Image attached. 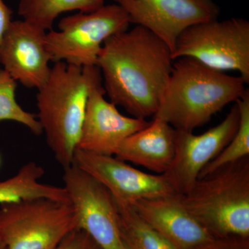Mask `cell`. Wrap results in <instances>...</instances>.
<instances>
[{"mask_svg": "<svg viewBox=\"0 0 249 249\" xmlns=\"http://www.w3.org/2000/svg\"><path fill=\"white\" fill-rule=\"evenodd\" d=\"M173 61L171 50L163 40L137 25L104 42L96 66L110 102L133 117L145 119L157 113Z\"/></svg>", "mask_w": 249, "mask_h": 249, "instance_id": "6da1fadb", "label": "cell"}, {"mask_svg": "<svg viewBox=\"0 0 249 249\" xmlns=\"http://www.w3.org/2000/svg\"><path fill=\"white\" fill-rule=\"evenodd\" d=\"M168 85L154 117L176 130L193 132L244 94L245 82L210 68L196 59L174 60Z\"/></svg>", "mask_w": 249, "mask_h": 249, "instance_id": "7a4b0ae2", "label": "cell"}, {"mask_svg": "<svg viewBox=\"0 0 249 249\" xmlns=\"http://www.w3.org/2000/svg\"><path fill=\"white\" fill-rule=\"evenodd\" d=\"M101 79L96 65L79 67L57 62L48 80L37 89V119L63 169L73 163L89 93Z\"/></svg>", "mask_w": 249, "mask_h": 249, "instance_id": "3957f363", "label": "cell"}, {"mask_svg": "<svg viewBox=\"0 0 249 249\" xmlns=\"http://www.w3.org/2000/svg\"><path fill=\"white\" fill-rule=\"evenodd\" d=\"M187 211L213 237L249 235V156L198 178L179 195Z\"/></svg>", "mask_w": 249, "mask_h": 249, "instance_id": "277c9868", "label": "cell"}, {"mask_svg": "<svg viewBox=\"0 0 249 249\" xmlns=\"http://www.w3.org/2000/svg\"><path fill=\"white\" fill-rule=\"evenodd\" d=\"M76 228L70 201L37 197L0 204V237L6 249H56Z\"/></svg>", "mask_w": 249, "mask_h": 249, "instance_id": "5b68a950", "label": "cell"}, {"mask_svg": "<svg viewBox=\"0 0 249 249\" xmlns=\"http://www.w3.org/2000/svg\"><path fill=\"white\" fill-rule=\"evenodd\" d=\"M128 15L117 4L104 5L91 13L67 16L58 31L46 34V47L52 61L79 67L96 66L103 44L111 36L128 30Z\"/></svg>", "mask_w": 249, "mask_h": 249, "instance_id": "8992f818", "label": "cell"}, {"mask_svg": "<svg viewBox=\"0 0 249 249\" xmlns=\"http://www.w3.org/2000/svg\"><path fill=\"white\" fill-rule=\"evenodd\" d=\"M172 57L194 58L217 71H238L249 83V22L231 18L191 26L178 36Z\"/></svg>", "mask_w": 249, "mask_h": 249, "instance_id": "52a82bcc", "label": "cell"}, {"mask_svg": "<svg viewBox=\"0 0 249 249\" xmlns=\"http://www.w3.org/2000/svg\"><path fill=\"white\" fill-rule=\"evenodd\" d=\"M62 179L77 228L101 249H127L121 237L117 204L107 188L74 163L64 168Z\"/></svg>", "mask_w": 249, "mask_h": 249, "instance_id": "ba28073f", "label": "cell"}, {"mask_svg": "<svg viewBox=\"0 0 249 249\" xmlns=\"http://www.w3.org/2000/svg\"><path fill=\"white\" fill-rule=\"evenodd\" d=\"M128 15L131 24L142 26L175 49L187 28L217 19L220 9L213 0H114Z\"/></svg>", "mask_w": 249, "mask_h": 249, "instance_id": "9c48e42d", "label": "cell"}, {"mask_svg": "<svg viewBox=\"0 0 249 249\" xmlns=\"http://www.w3.org/2000/svg\"><path fill=\"white\" fill-rule=\"evenodd\" d=\"M239 122L240 111L235 104L220 124L204 133L196 135L193 132L175 129V158L163 174L175 193L183 195L191 189L203 168L231 140Z\"/></svg>", "mask_w": 249, "mask_h": 249, "instance_id": "30bf717a", "label": "cell"}, {"mask_svg": "<svg viewBox=\"0 0 249 249\" xmlns=\"http://www.w3.org/2000/svg\"><path fill=\"white\" fill-rule=\"evenodd\" d=\"M73 163L96 178L121 202L132 204L139 199L176 193L164 175L144 173L114 156L76 149Z\"/></svg>", "mask_w": 249, "mask_h": 249, "instance_id": "8fae6325", "label": "cell"}, {"mask_svg": "<svg viewBox=\"0 0 249 249\" xmlns=\"http://www.w3.org/2000/svg\"><path fill=\"white\" fill-rule=\"evenodd\" d=\"M46 34L45 29L24 19L12 21L0 44L4 70L26 88L38 89L50 75Z\"/></svg>", "mask_w": 249, "mask_h": 249, "instance_id": "7c38bea8", "label": "cell"}, {"mask_svg": "<svg viewBox=\"0 0 249 249\" xmlns=\"http://www.w3.org/2000/svg\"><path fill=\"white\" fill-rule=\"evenodd\" d=\"M103 79L93 85L76 149L102 155H115L124 139L147 127L145 119L121 114L105 98Z\"/></svg>", "mask_w": 249, "mask_h": 249, "instance_id": "4fadbf2b", "label": "cell"}, {"mask_svg": "<svg viewBox=\"0 0 249 249\" xmlns=\"http://www.w3.org/2000/svg\"><path fill=\"white\" fill-rule=\"evenodd\" d=\"M129 204L178 249H195L214 237L187 211L178 193L139 199Z\"/></svg>", "mask_w": 249, "mask_h": 249, "instance_id": "5bb4252c", "label": "cell"}, {"mask_svg": "<svg viewBox=\"0 0 249 249\" xmlns=\"http://www.w3.org/2000/svg\"><path fill=\"white\" fill-rule=\"evenodd\" d=\"M175 134L176 130L168 123L154 117L147 127L124 139L114 156L163 175L175 158Z\"/></svg>", "mask_w": 249, "mask_h": 249, "instance_id": "9a60e30c", "label": "cell"}, {"mask_svg": "<svg viewBox=\"0 0 249 249\" xmlns=\"http://www.w3.org/2000/svg\"><path fill=\"white\" fill-rule=\"evenodd\" d=\"M44 175L45 170L35 162L23 165L14 176L0 181V204L37 197L70 201L64 187L40 182Z\"/></svg>", "mask_w": 249, "mask_h": 249, "instance_id": "2e32d148", "label": "cell"}, {"mask_svg": "<svg viewBox=\"0 0 249 249\" xmlns=\"http://www.w3.org/2000/svg\"><path fill=\"white\" fill-rule=\"evenodd\" d=\"M104 5V0H19L18 12L24 20L49 31L64 13H91Z\"/></svg>", "mask_w": 249, "mask_h": 249, "instance_id": "e0dca14e", "label": "cell"}, {"mask_svg": "<svg viewBox=\"0 0 249 249\" xmlns=\"http://www.w3.org/2000/svg\"><path fill=\"white\" fill-rule=\"evenodd\" d=\"M116 202L119 210L121 237L126 249H178L147 224L131 204L118 201Z\"/></svg>", "mask_w": 249, "mask_h": 249, "instance_id": "ac0fdd59", "label": "cell"}, {"mask_svg": "<svg viewBox=\"0 0 249 249\" xmlns=\"http://www.w3.org/2000/svg\"><path fill=\"white\" fill-rule=\"evenodd\" d=\"M240 111V122L236 131L229 144L222 152L209 162L201 170L199 178H202L208 174L220 168L223 165L235 162L244 157L249 156V92L246 89L240 99L236 101Z\"/></svg>", "mask_w": 249, "mask_h": 249, "instance_id": "d6986e66", "label": "cell"}, {"mask_svg": "<svg viewBox=\"0 0 249 249\" xmlns=\"http://www.w3.org/2000/svg\"><path fill=\"white\" fill-rule=\"evenodd\" d=\"M17 81L5 70H0V121H12L26 126L36 135L43 133L33 114L23 109L16 99Z\"/></svg>", "mask_w": 249, "mask_h": 249, "instance_id": "ffe728a7", "label": "cell"}, {"mask_svg": "<svg viewBox=\"0 0 249 249\" xmlns=\"http://www.w3.org/2000/svg\"><path fill=\"white\" fill-rule=\"evenodd\" d=\"M56 249H101L84 231L75 229L62 240Z\"/></svg>", "mask_w": 249, "mask_h": 249, "instance_id": "44dd1931", "label": "cell"}, {"mask_svg": "<svg viewBox=\"0 0 249 249\" xmlns=\"http://www.w3.org/2000/svg\"><path fill=\"white\" fill-rule=\"evenodd\" d=\"M13 11L3 0H0V44L5 33L12 22Z\"/></svg>", "mask_w": 249, "mask_h": 249, "instance_id": "7402d4cb", "label": "cell"}, {"mask_svg": "<svg viewBox=\"0 0 249 249\" xmlns=\"http://www.w3.org/2000/svg\"><path fill=\"white\" fill-rule=\"evenodd\" d=\"M0 249H6V245L1 237H0Z\"/></svg>", "mask_w": 249, "mask_h": 249, "instance_id": "603a6c76", "label": "cell"}, {"mask_svg": "<svg viewBox=\"0 0 249 249\" xmlns=\"http://www.w3.org/2000/svg\"><path fill=\"white\" fill-rule=\"evenodd\" d=\"M1 155H0V165H1Z\"/></svg>", "mask_w": 249, "mask_h": 249, "instance_id": "cb8c5ba5", "label": "cell"}]
</instances>
